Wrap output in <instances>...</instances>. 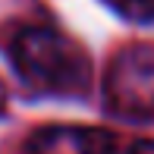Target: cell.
<instances>
[{"instance_id": "5b68a950", "label": "cell", "mask_w": 154, "mask_h": 154, "mask_svg": "<svg viewBox=\"0 0 154 154\" xmlns=\"http://www.w3.org/2000/svg\"><path fill=\"white\" fill-rule=\"evenodd\" d=\"M129 154H154V142H138V145H132Z\"/></svg>"}, {"instance_id": "6da1fadb", "label": "cell", "mask_w": 154, "mask_h": 154, "mask_svg": "<svg viewBox=\"0 0 154 154\" xmlns=\"http://www.w3.org/2000/svg\"><path fill=\"white\" fill-rule=\"evenodd\" d=\"M10 60L29 85L54 94L82 91L91 79V63L75 41L51 25H25L10 41Z\"/></svg>"}, {"instance_id": "7a4b0ae2", "label": "cell", "mask_w": 154, "mask_h": 154, "mask_svg": "<svg viewBox=\"0 0 154 154\" xmlns=\"http://www.w3.org/2000/svg\"><path fill=\"white\" fill-rule=\"evenodd\" d=\"M104 107L126 123H154V44H129L110 60Z\"/></svg>"}, {"instance_id": "277c9868", "label": "cell", "mask_w": 154, "mask_h": 154, "mask_svg": "<svg viewBox=\"0 0 154 154\" xmlns=\"http://www.w3.org/2000/svg\"><path fill=\"white\" fill-rule=\"evenodd\" d=\"M113 6L129 19L138 22H154V0H113Z\"/></svg>"}, {"instance_id": "3957f363", "label": "cell", "mask_w": 154, "mask_h": 154, "mask_svg": "<svg viewBox=\"0 0 154 154\" xmlns=\"http://www.w3.org/2000/svg\"><path fill=\"white\" fill-rule=\"evenodd\" d=\"M25 154H116V138L97 126H44L25 138Z\"/></svg>"}]
</instances>
